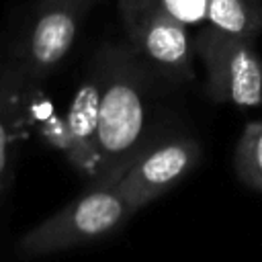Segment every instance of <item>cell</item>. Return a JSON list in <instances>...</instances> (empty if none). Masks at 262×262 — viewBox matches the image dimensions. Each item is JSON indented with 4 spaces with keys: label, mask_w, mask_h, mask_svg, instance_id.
Returning <instances> with one entry per match:
<instances>
[{
    "label": "cell",
    "mask_w": 262,
    "mask_h": 262,
    "mask_svg": "<svg viewBox=\"0 0 262 262\" xmlns=\"http://www.w3.org/2000/svg\"><path fill=\"white\" fill-rule=\"evenodd\" d=\"M102 96L94 145L92 186H117L121 176L154 145L147 68L131 47L102 45Z\"/></svg>",
    "instance_id": "obj_1"
},
{
    "label": "cell",
    "mask_w": 262,
    "mask_h": 262,
    "mask_svg": "<svg viewBox=\"0 0 262 262\" xmlns=\"http://www.w3.org/2000/svg\"><path fill=\"white\" fill-rule=\"evenodd\" d=\"M131 213L117 186H92V190L29 229L18 239L16 250L25 258L63 252L108 235Z\"/></svg>",
    "instance_id": "obj_2"
},
{
    "label": "cell",
    "mask_w": 262,
    "mask_h": 262,
    "mask_svg": "<svg viewBox=\"0 0 262 262\" xmlns=\"http://www.w3.org/2000/svg\"><path fill=\"white\" fill-rule=\"evenodd\" d=\"M131 51L168 80L192 78V45L186 25L166 10L162 0H119Z\"/></svg>",
    "instance_id": "obj_3"
},
{
    "label": "cell",
    "mask_w": 262,
    "mask_h": 262,
    "mask_svg": "<svg viewBox=\"0 0 262 262\" xmlns=\"http://www.w3.org/2000/svg\"><path fill=\"white\" fill-rule=\"evenodd\" d=\"M194 49L205 66V92L211 100L239 108L262 102V61L248 39L207 27Z\"/></svg>",
    "instance_id": "obj_4"
},
{
    "label": "cell",
    "mask_w": 262,
    "mask_h": 262,
    "mask_svg": "<svg viewBox=\"0 0 262 262\" xmlns=\"http://www.w3.org/2000/svg\"><path fill=\"white\" fill-rule=\"evenodd\" d=\"M90 0H39L16 57V72L27 82L47 78L72 49Z\"/></svg>",
    "instance_id": "obj_5"
},
{
    "label": "cell",
    "mask_w": 262,
    "mask_h": 262,
    "mask_svg": "<svg viewBox=\"0 0 262 262\" xmlns=\"http://www.w3.org/2000/svg\"><path fill=\"white\" fill-rule=\"evenodd\" d=\"M201 149L188 137H172L149 145L121 176L117 190L135 213L178 184L199 162Z\"/></svg>",
    "instance_id": "obj_6"
},
{
    "label": "cell",
    "mask_w": 262,
    "mask_h": 262,
    "mask_svg": "<svg viewBox=\"0 0 262 262\" xmlns=\"http://www.w3.org/2000/svg\"><path fill=\"white\" fill-rule=\"evenodd\" d=\"M102 96V68L94 55L84 82L78 86L70 102L66 121L61 125V147L68 151L70 162L86 176L94 174V145L98 129V111Z\"/></svg>",
    "instance_id": "obj_7"
},
{
    "label": "cell",
    "mask_w": 262,
    "mask_h": 262,
    "mask_svg": "<svg viewBox=\"0 0 262 262\" xmlns=\"http://www.w3.org/2000/svg\"><path fill=\"white\" fill-rule=\"evenodd\" d=\"M207 20L221 33L254 41L262 29V10L254 0H209Z\"/></svg>",
    "instance_id": "obj_8"
},
{
    "label": "cell",
    "mask_w": 262,
    "mask_h": 262,
    "mask_svg": "<svg viewBox=\"0 0 262 262\" xmlns=\"http://www.w3.org/2000/svg\"><path fill=\"white\" fill-rule=\"evenodd\" d=\"M25 86V80L16 72V68L0 74V190L6 184V176L10 170V141L12 129L16 121V102L14 96Z\"/></svg>",
    "instance_id": "obj_9"
},
{
    "label": "cell",
    "mask_w": 262,
    "mask_h": 262,
    "mask_svg": "<svg viewBox=\"0 0 262 262\" xmlns=\"http://www.w3.org/2000/svg\"><path fill=\"white\" fill-rule=\"evenodd\" d=\"M235 172L244 184L262 192V121L248 123L235 147Z\"/></svg>",
    "instance_id": "obj_10"
},
{
    "label": "cell",
    "mask_w": 262,
    "mask_h": 262,
    "mask_svg": "<svg viewBox=\"0 0 262 262\" xmlns=\"http://www.w3.org/2000/svg\"><path fill=\"white\" fill-rule=\"evenodd\" d=\"M162 4L166 6L170 14H174L178 20L186 25V23H194L207 16L209 0H162Z\"/></svg>",
    "instance_id": "obj_11"
},
{
    "label": "cell",
    "mask_w": 262,
    "mask_h": 262,
    "mask_svg": "<svg viewBox=\"0 0 262 262\" xmlns=\"http://www.w3.org/2000/svg\"><path fill=\"white\" fill-rule=\"evenodd\" d=\"M0 74H2V72H0Z\"/></svg>",
    "instance_id": "obj_12"
}]
</instances>
